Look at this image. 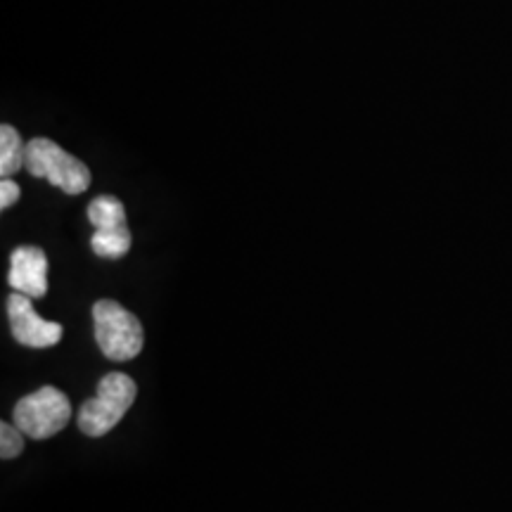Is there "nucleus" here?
Segmentation results:
<instances>
[{
  "mask_svg": "<svg viewBox=\"0 0 512 512\" xmlns=\"http://www.w3.org/2000/svg\"><path fill=\"white\" fill-rule=\"evenodd\" d=\"M95 339L102 354L112 361H131L143 351L145 332L140 320L112 299H100L93 306Z\"/></svg>",
  "mask_w": 512,
  "mask_h": 512,
  "instance_id": "obj_1",
  "label": "nucleus"
},
{
  "mask_svg": "<svg viewBox=\"0 0 512 512\" xmlns=\"http://www.w3.org/2000/svg\"><path fill=\"white\" fill-rule=\"evenodd\" d=\"M136 382L124 373L105 375L98 384V396L88 399L79 411V430L88 437H102L117 427L136 401Z\"/></svg>",
  "mask_w": 512,
  "mask_h": 512,
  "instance_id": "obj_2",
  "label": "nucleus"
},
{
  "mask_svg": "<svg viewBox=\"0 0 512 512\" xmlns=\"http://www.w3.org/2000/svg\"><path fill=\"white\" fill-rule=\"evenodd\" d=\"M24 169L31 176L46 178L48 183L57 185L67 195H81L91 185V169L50 138L29 140Z\"/></svg>",
  "mask_w": 512,
  "mask_h": 512,
  "instance_id": "obj_3",
  "label": "nucleus"
},
{
  "mask_svg": "<svg viewBox=\"0 0 512 512\" xmlns=\"http://www.w3.org/2000/svg\"><path fill=\"white\" fill-rule=\"evenodd\" d=\"M72 418V403L57 387H41L24 396L15 406V425L29 439H48L67 427Z\"/></svg>",
  "mask_w": 512,
  "mask_h": 512,
  "instance_id": "obj_4",
  "label": "nucleus"
},
{
  "mask_svg": "<svg viewBox=\"0 0 512 512\" xmlns=\"http://www.w3.org/2000/svg\"><path fill=\"white\" fill-rule=\"evenodd\" d=\"M8 318L12 335L22 347L48 349L62 339V325L38 316L31 297L22 292H12L8 297Z\"/></svg>",
  "mask_w": 512,
  "mask_h": 512,
  "instance_id": "obj_5",
  "label": "nucleus"
},
{
  "mask_svg": "<svg viewBox=\"0 0 512 512\" xmlns=\"http://www.w3.org/2000/svg\"><path fill=\"white\" fill-rule=\"evenodd\" d=\"M8 283L15 292L31 299L46 297L48 292V256L41 247H17L10 259Z\"/></svg>",
  "mask_w": 512,
  "mask_h": 512,
  "instance_id": "obj_6",
  "label": "nucleus"
},
{
  "mask_svg": "<svg viewBox=\"0 0 512 512\" xmlns=\"http://www.w3.org/2000/svg\"><path fill=\"white\" fill-rule=\"evenodd\" d=\"M24 166H27V145L22 143L15 126L3 124L0 126V176H15Z\"/></svg>",
  "mask_w": 512,
  "mask_h": 512,
  "instance_id": "obj_7",
  "label": "nucleus"
},
{
  "mask_svg": "<svg viewBox=\"0 0 512 512\" xmlns=\"http://www.w3.org/2000/svg\"><path fill=\"white\" fill-rule=\"evenodd\" d=\"M88 219L95 226V230H121L126 226V209L114 195H100L95 197L88 207Z\"/></svg>",
  "mask_w": 512,
  "mask_h": 512,
  "instance_id": "obj_8",
  "label": "nucleus"
},
{
  "mask_svg": "<svg viewBox=\"0 0 512 512\" xmlns=\"http://www.w3.org/2000/svg\"><path fill=\"white\" fill-rule=\"evenodd\" d=\"M93 252L102 259H121L131 249V233L128 228L121 230H95L91 238Z\"/></svg>",
  "mask_w": 512,
  "mask_h": 512,
  "instance_id": "obj_9",
  "label": "nucleus"
},
{
  "mask_svg": "<svg viewBox=\"0 0 512 512\" xmlns=\"http://www.w3.org/2000/svg\"><path fill=\"white\" fill-rule=\"evenodd\" d=\"M24 434L17 425H10V422H3L0 425V456L3 460H12L22 453L24 448Z\"/></svg>",
  "mask_w": 512,
  "mask_h": 512,
  "instance_id": "obj_10",
  "label": "nucleus"
},
{
  "mask_svg": "<svg viewBox=\"0 0 512 512\" xmlns=\"http://www.w3.org/2000/svg\"><path fill=\"white\" fill-rule=\"evenodd\" d=\"M19 200V185L12 178H3L0 183V209H10Z\"/></svg>",
  "mask_w": 512,
  "mask_h": 512,
  "instance_id": "obj_11",
  "label": "nucleus"
}]
</instances>
